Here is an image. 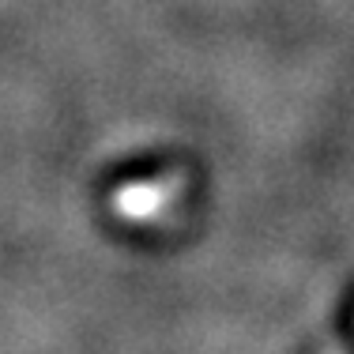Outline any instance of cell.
Returning <instances> with one entry per match:
<instances>
[{
    "label": "cell",
    "mask_w": 354,
    "mask_h": 354,
    "mask_svg": "<svg viewBox=\"0 0 354 354\" xmlns=\"http://www.w3.org/2000/svg\"><path fill=\"white\" fill-rule=\"evenodd\" d=\"M181 177H155V181H132L113 196V207L124 223H155L177 200Z\"/></svg>",
    "instance_id": "obj_1"
},
{
    "label": "cell",
    "mask_w": 354,
    "mask_h": 354,
    "mask_svg": "<svg viewBox=\"0 0 354 354\" xmlns=\"http://www.w3.org/2000/svg\"><path fill=\"white\" fill-rule=\"evenodd\" d=\"M320 354H354V339H347V343H332V347L320 351Z\"/></svg>",
    "instance_id": "obj_2"
}]
</instances>
